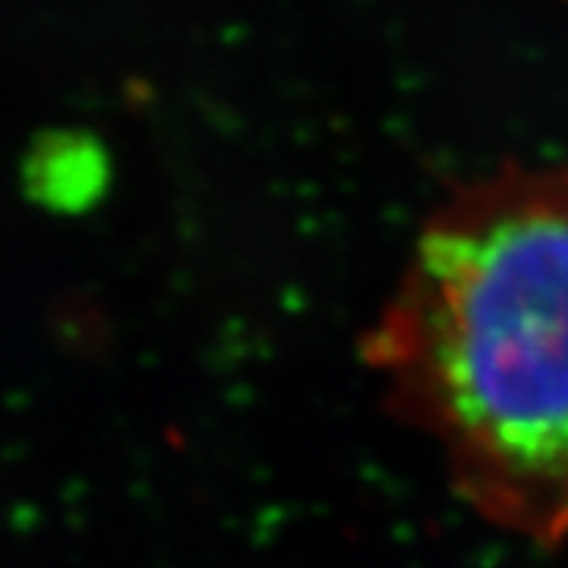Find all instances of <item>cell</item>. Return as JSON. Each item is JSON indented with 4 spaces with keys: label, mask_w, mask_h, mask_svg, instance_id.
I'll return each mask as SVG.
<instances>
[{
    "label": "cell",
    "mask_w": 568,
    "mask_h": 568,
    "mask_svg": "<svg viewBox=\"0 0 568 568\" xmlns=\"http://www.w3.org/2000/svg\"><path fill=\"white\" fill-rule=\"evenodd\" d=\"M562 3H568V0H562Z\"/></svg>",
    "instance_id": "cell-3"
},
{
    "label": "cell",
    "mask_w": 568,
    "mask_h": 568,
    "mask_svg": "<svg viewBox=\"0 0 568 568\" xmlns=\"http://www.w3.org/2000/svg\"><path fill=\"white\" fill-rule=\"evenodd\" d=\"M361 354L470 511L534 547H566L568 159L452 186Z\"/></svg>",
    "instance_id": "cell-1"
},
{
    "label": "cell",
    "mask_w": 568,
    "mask_h": 568,
    "mask_svg": "<svg viewBox=\"0 0 568 568\" xmlns=\"http://www.w3.org/2000/svg\"><path fill=\"white\" fill-rule=\"evenodd\" d=\"M111 186V155L89 130H41L22 159V190L48 212L80 215L104 200Z\"/></svg>",
    "instance_id": "cell-2"
}]
</instances>
